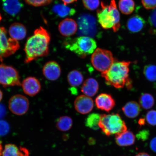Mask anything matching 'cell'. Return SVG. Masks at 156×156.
Returning <instances> with one entry per match:
<instances>
[{
  "label": "cell",
  "mask_w": 156,
  "mask_h": 156,
  "mask_svg": "<svg viewBox=\"0 0 156 156\" xmlns=\"http://www.w3.org/2000/svg\"><path fill=\"white\" fill-rule=\"evenodd\" d=\"M95 105L98 108L109 112L114 108L115 102L112 95L107 93H101L95 100Z\"/></svg>",
  "instance_id": "obj_13"
},
{
  "label": "cell",
  "mask_w": 156,
  "mask_h": 156,
  "mask_svg": "<svg viewBox=\"0 0 156 156\" xmlns=\"http://www.w3.org/2000/svg\"><path fill=\"white\" fill-rule=\"evenodd\" d=\"M9 130L8 123L5 120H0V136H4Z\"/></svg>",
  "instance_id": "obj_32"
},
{
  "label": "cell",
  "mask_w": 156,
  "mask_h": 156,
  "mask_svg": "<svg viewBox=\"0 0 156 156\" xmlns=\"http://www.w3.org/2000/svg\"><path fill=\"white\" fill-rule=\"evenodd\" d=\"M119 9L123 14H131L135 9V3L133 0H119Z\"/></svg>",
  "instance_id": "obj_25"
},
{
  "label": "cell",
  "mask_w": 156,
  "mask_h": 156,
  "mask_svg": "<svg viewBox=\"0 0 156 156\" xmlns=\"http://www.w3.org/2000/svg\"><path fill=\"white\" fill-rule=\"evenodd\" d=\"M98 82L94 78H89L84 82L81 88V91L84 95L91 97L94 96L99 90Z\"/></svg>",
  "instance_id": "obj_15"
},
{
  "label": "cell",
  "mask_w": 156,
  "mask_h": 156,
  "mask_svg": "<svg viewBox=\"0 0 156 156\" xmlns=\"http://www.w3.org/2000/svg\"><path fill=\"white\" fill-rule=\"evenodd\" d=\"M135 136L129 130H126L115 135L116 143L121 147L132 145L135 142Z\"/></svg>",
  "instance_id": "obj_17"
},
{
  "label": "cell",
  "mask_w": 156,
  "mask_h": 156,
  "mask_svg": "<svg viewBox=\"0 0 156 156\" xmlns=\"http://www.w3.org/2000/svg\"><path fill=\"white\" fill-rule=\"evenodd\" d=\"M9 32L11 38L18 41L25 38L27 30L24 25L21 23H16L10 26Z\"/></svg>",
  "instance_id": "obj_16"
},
{
  "label": "cell",
  "mask_w": 156,
  "mask_h": 156,
  "mask_svg": "<svg viewBox=\"0 0 156 156\" xmlns=\"http://www.w3.org/2000/svg\"><path fill=\"white\" fill-rule=\"evenodd\" d=\"M42 72L47 79L49 80L55 81L58 80L61 75V69L57 62L50 61L44 64Z\"/></svg>",
  "instance_id": "obj_12"
},
{
  "label": "cell",
  "mask_w": 156,
  "mask_h": 156,
  "mask_svg": "<svg viewBox=\"0 0 156 156\" xmlns=\"http://www.w3.org/2000/svg\"><path fill=\"white\" fill-rule=\"evenodd\" d=\"M146 120L148 123L152 126H156V111H149L146 115Z\"/></svg>",
  "instance_id": "obj_31"
},
{
  "label": "cell",
  "mask_w": 156,
  "mask_h": 156,
  "mask_svg": "<svg viewBox=\"0 0 156 156\" xmlns=\"http://www.w3.org/2000/svg\"><path fill=\"white\" fill-rule=\"evenodd\" d=\"M94 106L93 101L91 98L84 94L77 97L74 102L75 110L82 114H86L91 112Z\"/></svg>",
  "instance_id": "obj_10"
},
{
  "label": "cell",
  "mask_w": 156,
  "mask_h": 156,
  "mask_svg": "<svg viewBox=\"0 0 156 156\" xmlns=\"http://www.w3.org/2000/svg\"><path fill=\"white\" fill-rule=\"evenodd\" d=\"M3 98V93L1 91V90H0V102H1V101L2 99Z\"/></svg>",
  "instance_id": "obj_42"
},
{
  "label": "cell",
  "mask_w": 156,
  "mask_h": 156,
  "mask_svg": "<svg viewBox=\"0 0 156 156\" xmlns=\"http://www.w3.org/2000/svg\"><path fill=\"white\" fill-rule=\"evenodd\" d=\"M140 106L145 110L151 109L154 104V99L153 96L149 93H144L139 99Z\"/></svg>",
  "instance_id": "obj_27"
},
{
  "label": "cell",
  "mask_w": 156,
  "mask_h": 156,
  "mask_svg": "<svg viewBox=\"0 0 156 156\" xmlns=\"http://www.w3.org/2000/svg\"><path fill=\"white\" fill-rule=\"evenodd\" d=\"M100 119V115L97 113H92L87 117L85 120V125L91 129L97 130L99 128Z\"/></svg>",
  "instance_id": "obj_26"
},
{
  "label": "cell",
  "mask_w": 156,
  "mask_h": 156,
  "mask_svg": "<svg viewBox=\"0 0 156 156\" xmlns=\"http://www.w3.org/2000/svg\"><path fill=\"white\" fill-rule=\"evenodd\" d=\"M2 156H28V151L24 148L19 149L12 144L5 145L2 153Z\"/></svg>",
  "instance_id": "obj_19"
},
{
  "label": "cell",
  "mask_w": 156,
  "mask_h": 156,
  "mask_svg": "<svg viewBox=\"0 0 156 156\" xmlns=\"http://www.w3.org/2000/svg\"><path fill=\"white\" fill-rule=\"evenodd\" d=\"M64 45L67 49L83 58L92 54L97 46L96 42L94 39L85 36L66 39L64 42Z\"/></svg>",
  "instance_id": "obj_4"
},
{
  "label": "cell",
  "mask_w": 156,
  "mask_h": 156,
  "mask_svg": "<svg viewBox=\"0 0 156 156\" xmlns=\"http://www.w3.org/2000/svg\"><path fill=\"white\" fill-rule=\"evenodd\" d=\"M0 84L4 87L21 86L18 71L11 66L0 64Z\"/></svg>",
  "instance_id": "obj_8"
},
{
  "label": "cell",
  "mask_w": 156,
  "mask_h": 156,
  "mask_svg": "<svg viewBox=\"0 0 156 156\" xmlns=\"http://www.w3.org/2000/svg\"><path fill=\"white\" fill-rule=\"evenodd\" d=\"M99 127L105 135L109 136L126 131L125 122L118 114L100 115Z\"/></svg>",
  "instance_id": "obj_5"
},
{
  "label": "cell",
  "mask_w": 156,
  "mask_h": 156,
  "mask_svg": "<svg viewBox=\"0 0 156 156\" xmlns=\"http://www.w3.org/2000/svg\"><path fill=\"white\" fill-rule=\"evenodd\" d=\"M149 133L148 132L147 130H143V131L140 132L139 133L137 134V137L139 139H141L143 140H145L147 139L148 136H149Z\"/></svg>",
  "instance_id": "obj_35"
},
{
  "label": "cell",
  "mask_w": 156,
  "mask_h": 156,
  "mask_svg": "<svg viewBox=\"0 0 156 156\" xmlns=\"http://www.w3.org/2000/svg\"><path fill=\"white\" fill-rule=\"evenodd\" d=\"M3 151V147L2 146L1 142L0 141V156L2 154V153Z\"/></svg>",
  "instance_id": "obj_41"
},
{
  "label": "cell",
  "mask_w": 156,
  "mask_h": 156,
  "mask_svg": "<svg viewBox=\"0 0 156 156\" xmlns=\"http://www.w3.org/2000/svg\"><path fill=\"white\" fill-rule=\"evenodd\" d=\"M145 21L143 18L138 15H134L129 19L127 23V27L130 32L137 33L144 28Z\"/></svg>",
  "instance_id": "obj_18"
},
{
  "label": "cell",
  "mask_w": 156,
  "mask_h": 156,
  "mask_svg": "<svg viewBox=\"0 0 156 156\" xmlns=\"http://www.w3.org/2000/svg\"><path fill=\"white\" fill-rule=\"evenodd\" d=\"M83 3L85 8L90 11L96 9L100 5L99 0H83Z\"/></svg>",
  "instance_id": "obj_29"
},
{
  "label": "cell",
  "mask_w": 156,
  "mask_h": 156,
  "mask_svg": "<svg viewBox=\"0 0 156 156\" xmlns=\"http://www.w3.org/2000/svg\"><path fill=\"white\" fill-rule=\"evenodd\" d=\"M136 156H150L149 154L145 153V152H142L137 154Z\"/></svg>",
  "instance_id": "obj_39"
},
{
  "label": "cell",
  "mask_w": 156,
  "mask_h": 156,
  "mask_svg": "<svg viewBox=\"0 0 156 156\" xmlns=\"http://www.w3.org/2000/svg\"><path fill=\"white\" fill-rule=\"evenodd\" d=\"M131 62L118 61L115 60L110 67L104 73H101V76L104 78L107 85L116 88H121L125 86L130 87V81L129 78V66Z\"/></svg>",
  "instance_id": "obj_2"
},
{
  "label": "cell",
  "mask_w": 156,
  "mask_h": 156,
  "mask_svg": "<svg viewBox=\"0 0 156 156\" xmlns=\"http://www.w3.org/2000/svg\"><path fill=\"white\" fill-rule=\"evenodd\" d=\"M62 1L63 2L64 5H67L77 1V0H62Z\"/></svg>",
  "instance_id": "obj_38"
},
{
  "label": "cell",
  "mask_w": 156,
  "mask_h": 156,
  "mask_svg": "<svg viewBox=\"0 0 156 156\" xmlns=\"http://www.w3.org/2000/svg\"><path fill=\"white\" fill-rule=\"evenodd\" d=\"M138 122H138V123H139V124L140 126L144 125L145 123V120L144 119L142 118L140 119L139 121Z\"/></svg>",
  "instance_id": "obj_40"
},
{
  "label": "cell",
  "mask_w": 156,
  "mask_h": 156,
  "mask_svg": "<svg viewBox=\"0 0 156 156\" xmlns=\"http://www.w3.org/2000/svg\"><path fill=\"white\" fill-rule=\"evenodd\" d=\"M150 24L156 29V9L154 10L149 18Z\"/></svg>",
  "instance_id": "obj_34"
},
{
  "label": "cell",
  "mask_w": 156,
  "mask_h": 156,
  "mask_svg": "<svg viewBox=\"0 0 156 156\" xmlns=\"http://www.w3.org/2000/svg\"><path fill=\"white\" fill-rule=\"evenodd\" d=\"M54 12L60 17H66L72 16L75 14L76 10L64 4H57L54 6L52 8Z\"/></svg>",
  "instance_id": "obj_22"
},
{
  "label": "cell",
  "mask_w": 156,
  "mask_h": 156,
  "mask_svg": "<svg viewBox=\"0 0 156 156\" xmlns=\"http://www.w3.org/2000/svg\"><path fill=\"white\" fill-rule=\"evenodd\" d=\"M73 121L70 117L67 116L60 117L56 122V126L58 130L62 131L69 130L73 126Z\"/></svg>",
  "instance_id": "obj_24"
},
{
  "label": "cell",
  "mask_w": 156,
  "mask_h": 156,
  "mask_svg": "<svg viewBox=\"0 0 156 156\" xmlns=\"http://www.w3.org/2000/svg\"><path fill=\"white\" fill-rule=\"evenodd\" d=\"M28 98L22 95H14L10 99L9 107L11 112L17 115H23L27 113L29 108Z\"/></svg>",
  "instance_id": "obj_9"
},
{
  "label": "cell",
  "mask_w": 156,
  "mask_h": 156,
  "mask_svg": "<svg viewBox=\"0 0 156 156\" xmlns=\"http://www.w3.org/2000/svg\"><path fill=\"white\" fill-rule=\"evenodd\" d=\"M6 109L4 105L0 104V118H2L6 114Z\"/></svg>",
  "instance_id": "obj_37"
},
{
  "label": "cell",
  "mask_w": 156,
  "mask_h": 156,
  "mask_svg": "<svg viewBox=\"0 0 156 156\" xmlns=\"http://www.w3.org/2000/svg\"><path fill=\"white\" fill-rule=\"evenodd\" d=\"M21 86L25 94L30 96H34L37 94L41 87L39 80L33 77L26 78L21 83Z\"/></svg>",
  "instance_id": "obj_11"
},
{
  "label": "cell",
  "mask_w": 156,
  "mask_h": 156,
  "mask_svg": "<svg viewBox=\"0 0 156 156\" xmlns=\"http://www.w3.org/2000/svg\"><path fill=\"white\" fill-rule=\"evenodd\" d=\"M58 28L62 36L69 37L73 36L76 32L78 25L73 19L66 18L60 23Z\"/></svg>",
  "instance_id": "obj_14"
},
{
  "label": "cell",
  "mask_w": 156,
  "mask_h": 156,
  "mask_svg": "<svg viewBox=\"0 0 156 156\" xmlns=\"http://www.w3.org/2000/svg\"><path fill=\"white\" fill-rule=\"evenodd\" d=\"M150 147L152 151L156 153V137L151 140L150 143Z\"/></svg>",
  "instance_id": "obj_36"
},
{
  "label": "cell",
  "mask_w": 156,
  "mask_h": 156,
  "mask_svg": "<svg viewBox=\"0 0 156 156\" xmlns=\"http://www.w3.org/2000/svg\"><path fill=\"white\" fill-rule=\"evenodd\" d=\"M142 5L147 9H156V0H142Z\"/></svg>",
  "instance_id": "obj_33"
},
{
  "label": "cell",
  "mask_w": 156,
  "mask_h": 156,
  "mask_svg": "<svg viewBox=\"0 0 156 156\" xmlns=\"http://www.w3.org/2000/svg\"><path fill=\"white\" fill-rule=\"evenodd\" d=\"M19 48L18 41L9 37L4 27H0V59L14 54Z\"/></svg>",
  "instance_id": "obj_7"
},
{
  "label": "cell",
  "mask_w": 156,
  "mask_h": 156,
  "mask_svg": "<svg viewBox=\"0 0 156 156\" xmlns=\"http://www.w3.org/2000/svg\"><path fill=\"white\" fill-rule=\"evenodd\" d=\"M115 60L112 52L101 48H96L91 56L93 67L101 73L107 71Z\"/></svg>",
  "instance_id": "obj_6"
},
{
  "label": "cell",
  "mask_w": 156,
  "mask_h": 156,
  "mask_svg": "<svg viewBox=\"0 0 156 156\" xmlns=\"http://www.w3.org/2000/svg\"><path fill=\"white\" fill-rule=\"evenodd\" d=\"M28 5L34 7H41L49 4L53 0H24Z\"/></svg>",
  "instance_id": "obj_30"
},
{
  "label": "cell",
  "mask_w": 156,
  "mask_h": 156,
  "mask_svg": "<svg viewBox=\"0 0 156 156\" xmlns=\"http://www.w3.org/2000/svg\"><path fill=\"white\" fill-rule=\"evenodd\" d=\"M3 6L5 12L15 15L19 12L22 6L19 0H3Z\"/></svg>",
  "instance_id": "obj_21"
},
{
  "label": "cell",
  "mask_w": 156,
  "mask_h": 156,
  "mask_svg": "<svg viewBox=\"0 0 156 156\" xmlns=\"http://www.w3.org/2000/svg\"><path fill=\"white\" fill-rule=\"evenodd\" d=\"M144 73L148 80L151 81H156V66L149 65L144 68Z\"/></svg>",
  "instance_id": "obj_28"
},
{
  "label": "cell",
  "mask_w": 156,
  "mask_h": 156,
  "mask_svg": "<svg viewBox=\"0 0 156 156\" xmlns=\"http://www.w3.org/2000/svg\"><path fill=\"white\" fill-rule=\"evenodd\" d=\"M125 115L129 118H134L139 115L141 108L140 106L135 101L128 102L122 108Z\"/></svg>",
  "instance_id": "obj_20"
},
{
  "label": "cell",
  "mask_w": 156,
  "mask_h": 156,
  "mask_svg": "<svg viewBox=\"0 0 156 156\" xmlns=\"http://www.w3.org/2000/svg\"><path fill=\"white\" fill-rule=\"evenodd\" d=\"M83 77L80 72L74 70L70 72L67 76V80L70 86L72 87L80 86L83 83Z\"/></svg>",
  "instance_id": "obj_23"
},
{
  "label": "cell",
  "mask_w": 156,
  "mask_h": 156,
  "mask_svg": "<svg viewBox=\"0 0 156 156\" xmlns=\"http://www.w3.org/2000/svg\"><path fill=\"white\" fill-rule=\"evenodd\" d=\"M2 19V17L1 16V14H0V21H1Z\"/></svg>",
  "instance_id": "obj_43"
},
{
  "label": "cell",
  "mask_w": 156,
  "mask_h": 156,
  "mask_svg": "<svg viewBox=\"0 0 156 156\" xmlns=\"http://www.w3.org/2000/svg\"><path fill=\"white\" fill-rule=\"evenodd\" d=\"M98 20L103 29L112 28L114 32L120 27V15L115 0H112L110 5L101 2V8L97 11Z\"/></svg>",
  "instance_id": "obj_3"
},
{
  "label": "cell",
  "mask_w": 156,
  "mask_h": 156,
  "mask_svg": "<svg viewBox=\"0 0 156 156\" xmlns=\"http://www.w3.org/2000/svg\"><path fill=\"white\" fill-rule=\"evenodd\" d=\"M50 40L49 33L43 27H40L36 29L25 44V63H29L39 58L47 55Z\"/></svg>",
  "instance_id": "obj_1"
}]
</instances>
